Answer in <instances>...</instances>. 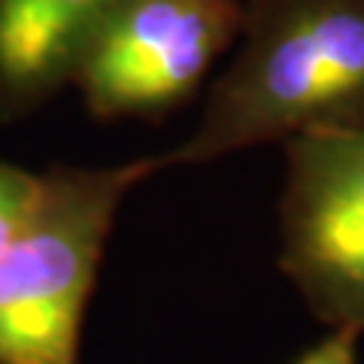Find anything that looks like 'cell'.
I'll return each instance as SVG.
<instances>
[{"instance_id": "6da1fadb", "label": "cell", "mask_w": 364, "mask_h": 364, "mask_svg": "<svg viewBox=\"0 0 364 364\" xmlns=\"http://www.w3.org/2000/svg\"><path fill=\"white\" fill-rule=\"evenodd\" d=\"M364 119V0H249L234 58L198 128L161 152L200 167L264 143Z\"/></svg>"}, {"instance_id": "7a4b0ae2", "label": "cell", "mask_w": 364, "mask_h": 364, "mask_svg": "<svg viewBox=\"0 0 364 364\" xmlns=\"http://www.w3.org/2000/svg\"><path fill=\"white\" fill-rule=\"evenodd\" d=\"M158 170L161 155L46 170L31 219L0 255V364H76L119 207Z\"/></svg>"}, {"instance_id": "3957f363", "label": "cell", "mask_w": 364, "mask_h": 364, "mask_svg": "<svg viewBox=\"0 0 364 364\" xmlns=\"http://www.w3.org/2000/svg\"><path fill=\"white\" fill-rule=\"evenodd\" d=\"M246 13L249 0H109L67 85L100 122H158L198 95L240 40Z\"/></svg>"}, {"instance_id": "277c9868", "label": "cell", "mask_w": 364, "mask_h": 364, "mask_svg": "<svg viewBox=\"0 0 364 364\" xmlns=\"http://www.w3.org/2000/svg\"><path fill=\"white\" fill-rule=\"evenodd\" d=\"M282 149L279 267L322 322L364 334V119Z\"/></svg>"}, {"instance_id": "5b68a950", "label": "cell", "mask_w": 364, "mask_h": 364, "mask_svg": "<svg viewBox=\"0 0 364 364\" xmlns=\"http://www.w3.org/2000/svg\"><path fill=\"white\" fill-rule=\"evenodd\" d=\"M109 0H0V122L52 100L70 79L85 31Z\"/></svg>"}, {"instance_id": "8992f818", "label": "cell", "mask_w": 364, "mask_h": 364, "mask_svg": "<svg viewBox=\"0 0 364 364\" xmlns=\"http://www.w3.org/2000/svg\"><path fill=\"white\" fill-rule=\"evenodd\" d=\"M43 191V173L18 167L0 158V255L18 237V231L31 219Z\"/></svg>"}, {"instance_id": "52a82bcc", "label": "cell", "mask_w": 364, "mask_h": 364, "mask_svg": "<svg viewBox=\"0 0 364 364\" xmlns=\"http://www.w3.org/2000/svg\"><path fill=\"white\" fill-rule=\"evenodd\" d=\"M358 331L352 328H334L322 343L306 349L291 364H358Z\"/></svg>"}]
</instances>
